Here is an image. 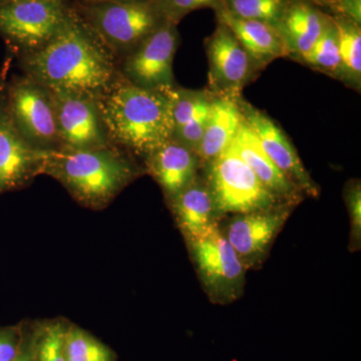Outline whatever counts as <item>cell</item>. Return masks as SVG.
<instances>
[{"mask_svg":"<svg viewBox=\"0 0 361 361\" xmlns=\"http://www.w3.org/2000/svg\"><path fill=\"white\" fill-rule=\"evenodd\" d=\"M26 77L49 90H68L101 102L118 78L115 56L75 7L47 44L27 52Z\"/></svg>","mask_w":361,"mask_h":361,"instance_id":"1","label":"cell"},{"mask_svg":"<svg viewBox=\"0 0 361 361\" xmlns=\"http://www.w3.org/2000/svg\"><path fill=\"white\" fill-rule=\"evenodd\" d=\"M173 90L142 89L116 78L99 102L111 144L146 157L172 139Z\"/></svg>","mask_w":361,"mask_h":361,"instance_id":"2","label":"cell"},{"mask_svg":"<svg viewBox=\"0 0 361 361\" xmlns=\"http://www.w3.org/2000/svg\"><path fill=\"white\" fill-rule=\"evenodd\" d=\"M39 174L59 180L82 205L102 209L140 175L114 145L103 148L40 151Z\"/></svg>","mask_w":361,"mask_h":361,"instance_id":"3","label":"cell"},{"mask_svg":"<svg viewBox=\"0 0 361 361\" xmlns=\"http://www.w3.org/2000/svg\"><path fill=\"white\" fill-rule=\"evenodd\" d=\"M75 8L114 56H127L166 21L154 0L139 4H78Z\"/></svg>","mask_w":361,"mask_h":361,"instance_id":"4","label":"cell"},{"mask_svg":"<svg viewBox=\"0 0 361 361\" xmlns=\"http://www.w3.org/2000/svg\"><path fill=\"white\" fill-rule=\"evenodd\" d=\"M201 169L224 217L267 210L284 203L266 189L245 161L229 148Z\"/></svg>","mask_w":361,"mask_h":361,"instance_id":"5","label":"cell"},{"mask_svg":"<svg viewBox=\"0 0 361 361\" xmlns=\"http://www.w3.org/2000/svg\"><path fill=\"white\" fill-rule=\"evenodd\" d=\"M186 241L197 274L211 302L228 305L238 300L245 288L247 270L219 226Z\"/></svg>","mask_w":361,"mask_h":361,"instance_id":"6","label":"cell"},{"mask_svg":"<svg viewBox=\"0 0 361 361\" xmlns=\"http://www.w3.org/2000/svg\"><path fill=\"white\" fill-rule=\"evenodd\" d=\"M66 0H11L0 4V33L26 54L47 44L65 25Z\"/></svg>","mask_w":361,"mask_h":361,"instance_id":"7","label":"cell"},{"mask_svg":"<svg viewBox=\"0 0 361 361\" xmlns=\"http://www.w3.org/2000/svg\"><path fill=\"white\" fill-rule=\"evenodd\" d=\"M14 125L26 142L37 151L61 149L51 92L26 77L9 89L6 104Z\"/></svg>","mask_w":361,"mask_h":361,"instance_id":"8","label":"cell"},{"mask_svg":"<svg viewBox=\"0 0 361 361\" xmlns=\"http://www.w3.org/2000/svg\"><path fill=\"white\" fill-rule=\"evenodd\" d=\"M295 206L283 203L267 210L225 216L221 220V232L246 270L263 264Z\"/></svg>","mask_w":361,"mask_h":361,"instance_id":"9","label":"cell"},{"mask_svg":"<svg viewBox=\"0 0 361 361\" xmlns=\"http://www.w3.org/2000/svg\"><path fill=\"white\" fill-rule=\"evenodd\" d=\"M177 26L166 20L127 54L123 59L122 77L142 89L174 90L173 63L180 42Z\"/></svg>","mask_w":361,"mask_h":361,"instance_id":"10","label":"cell"},{"mask_svg":"<svg viewBox=\"0 0 361 361\" xmlns=\"http://www.w3.org/2000/svg\"><path fill=\"white\" fill-rule=\"evenodd\" d=\"M49 90L56 111L61 149H97L113 145L99 102L68 90Z\"/></svg>","mask_w":361,"mask_h":361,"instance_id":"11","label":"cell"},{"mask_svg":"<svg viewBox=\"0 0 361 361\" xmlns=\"http://www.w3.org/2000/svg\"><path fill=\"white\" fill-rule=\"evenodd\" d=\"M205 44L209 61L208 90L217 97L240 99L242 90L253 80L258 68L231 30L220 21Z\"/></svg>","mask_w":361,"mask_h":361,"instance_id":"12","label":"cell"},{"mask_svg":"<svg viewBox=\"0 0 361 361\" xmlns=\"http://www.w3.org/2000/svg\"><path fill=\"white\" fill-rule=\"evenodd\" d=\"M238 104L244 122L275 166L295 185L301 193L313 198L319 196V187L304 167L296 149L281 128L264 111L252 106L243 97H240Z\"/></svg>","mask_w":361,"mask_h":361,"instance_id":"13","label":"cell"},{"mask_svg":"<svg viewBox=\"0 0 361 361\" xmlns=\"http://www.w3.org/2000/svg\"><path fill=\"white\" fill-rule=\"evenodd\" d=\"M40 151L20 134L6 104L0 103V195L39 175Z\"/></svg>","mask_w":361,"mask_h":361,"instance_id":"14","label":"cell"},{"mask_svg":"<svg viewBox=\"0 0 361 361\" xmlns=\"http://www.w3.org/2000/svg\"><path fill=\"white\" fill-rule=\"evenodd\" d=\"M329 14L308 0H287L275 30L289 58L302 63L322 35Z\"/></svg>","mask_w":361,"mask_h":361,"instance_id":"15","label":"cell"},{"mask_svg":"<svg viewBox=\"0 0 361 361\" xmlns=\"http://www.w3.org/2000/svg\"><path fill=\"white\" fill-rule=\"evenodd\" d=\"M148 172L167 200L189 186L199 175L201 161L194 151L170 139L145 157Z\"/></svg>","mask_w":361,"mask_h":361,"instance_id":"16","label":"cell"},{"mask_svg":"<svg viewBox=\"0 0 361 361\" xmlns=\"http://www.w3.org/2000/svg\"><path fill=\"white\" fill-rule=\"evenodd\" d=\"M168 201L185 239L206 234L218 227L224 218L205 178L200 175Z\"/></svg>","mask_w":361,"mask_h":361,"instance_id":"17","label":"cell"},{"mask_svg":"<svg viewBox=\"0 0 361 361\" xmlns=\"http://www.w3.org/2000/svg\"><path fill=\"white\" fill-rule=\"evenodd\" d=\"M213 11L217 21L233 32L259 71L275 59L288 56L283 42L275 28L261 21L243 20L230 13L222 1Z\"/></svg>","mask_w":361,"mask_h":361,"instance_id":"18","label":"cell"},{"mask_svg":"<svg viewBox=\"0 0 361 361\" xmlns=\"http://www.w3.org/2000/svg\"><path fill=\"white\" fill-rule=\"evenodd\" d=\"M229 149L245 161L266 189L279 200L294 205L302 200L303 194L266 155L244 120Z\"/></svg>","mask_w":361,"mask_h":361,"instance_id":"19","label":"cell"},{"mask_svg":"<svg viewBox=\"0 0 361 361\" xmlns=\"http://www.w3.org/2000/svg\"><path fill=\"white\" fill-rule=\"evenodd\" d=\"M213 99L214 94L208 89L176 87L173 90L172 139L196 153L205 132Z\"/></svg>","mask_w":361,"mask_h":361,"instance_id":"20","label":"cell"},{"mask_svg":"<svg viewBox=\"0 0 361 361\" xmlns=\"http://www.w3.org/2000/svg\"><path fill=\"white\" fill-rule=\"evenodd\" d=\"M238 99L214 94L205 132L196 151L202 166L225 152L234 141L243 122Z\"/></svg>","mask_w":361,"mask_h":361,"instance_id":"21","label":"cell"},{"mask_svg":"<svg viewBox=\"0 0 361 361\" xmlns=\"http://www.w3.org/2000/svg\"><path fill=\"white\" fill-rule=\"evenodd\" d=\"M331 16L338 32L341 73L339 80L360 92L361 28L360 25L342 16Z\"/></svg>","mask_w":361,"mask_h":361,"instance_id":"22","label":"cell"},{"mask_svg":"<svg viewBox=\"0 0 361 361\" xmlns=\"http://www.w3.org/2000/svg\"><path fill=\"white\" fill-rule=\"evenodd\" d=\"M302 63H305L312 70L338 80L341 65L338 32L329 14L322 35L303 59Z\"/></svg>","mask_w":361,"mask_h":361,"instance_id":"23","label":"cell"},{"mask_svg":"<svg viewBox=\"0 0 361 361\" xmlns=\"http://www.w3.org/2000/svg\"><path fill=\"white\" fill-rule=\"evenodd\" d=\"M68 323L58 318L32 324L35 361H68L65 348Z\"/></svg>","mask_w":361,"mask_h":361,"instance_id":"24","label":"cell"},{"mask_svg":"<svg viewBox=\"0 0 361 361\" xmlns=\"http://www.w3.org/2000/svg\"><path fill=\"white\" fill-rule=\"evenodd\" d=\"M66 355L68 361H116L113 349L92 336L87 330L68 323L66 331Z\"/></svg>","mask_w":361,"mask_h":361,"instance_id":"25","label":"cell"},{"mask_svg":"<svg viewBox=\"0 0 361 361\" xmlns=\"http://www.w3.org/2000/svg\"><path fill=\"white\" fill-rule=\"evenodd\" d=\"M233 16L243 20L261 21L273 27L283 13L287 0H221Z\"/></svg>","mask_w":361,"mask_h":361,"instance_id":"26","label":"cell"},{"mask_svg":"<svg viewBox=\"0 0 361 361\" xmlns=\"http://www.w3.org/2000/svg\"><path fill=\"white\" fill-rule=\"evenodd\" d=\"M344 201L350 219L351 251H357L361 244V185L360 180H349L343 191Z\"/></svg>","mask_w":361,"mask_h":361,"instance_id":"27","label":"cell"},{"mask_svg":"<svg viewBox=\"0 0 361 361\" xmlns=\"http://www.w3.org/2000/svg\"><path fill=\"white\" fill-rule=\"evenodd\" d=\"M221 0H154L164 20L178 25L180 20L202 8H214Z\"/></svg>","mask_w":361,"mask_h":361,"instance_id":"28","label":"cell"},{"mask_svg":"<svg viewBox=\"0 0 361 361\" xmlns=\"http://www.w3.org/2000/svg\"><path fill=\"white\" fill-rule=\"evenodd\" d=\"M23 325L0 329V361H13L20 351Z\"/></svg>","mask_w":361,"mask_h":361,"instance_id":"29","label":"cell"},{"mask_svg":"<svg viewBox=\"0 0 361 361\" xmlns=\"http://www.w3.org/2000/svg\"><path fill=\"white\" fill-rule=\"evenodd\" d=\"M318 7L329 9V16H342L361 25V0H329Z\"/></svg>","mask_w":361,"mask_h":361,"instance_id":"30","label":"cell"},{"mask_svg":"<svg viewBox=\"0 0 361 361\" xmlns=\"http://www.w3.org/2000/svg\"><path fill=\"white\" fill-rule=\"evenodd\" d=\"M13 361H35L32 334V324L23 325V337L20 351Z\"/></svg>","mask_w":361,"mask_h":361,"instance_id":"31","label":"cell"},{"mask_svg":"<svg viewBox=\"0 0 361 361\" xmlns=\"http://www.w3.org/2000/svg\"><path fill=\"white\" fill-rule=\"evenodd\" d=\"M151 0H80L78 4H139Z\"/></svg>","mask_w":361,"mask_h":361,"instance_id":"32","label":"cell"},{"mask_svg":"<svg viewBox=\"0 0 361 361\" xmlns=\"http://www.w3.org/2000/svg\"><path fill=\"white\" fill-rule=\"evenodd\" d=\"M308 1L312 2L316 6H322L323 2L329 1V0H308Z\"/></svg>","mask_w":361,"mask_h":361,"instance_id":"33","label":"cell"},{"mask_svg":"<svg viewBox=\"0 0 361 361\" xmlns=\"http://www.w3.org/2000/svg\"><path fill=\"white\" fill-rule=\"evenodd\" d=\"M8 1H11V0H0V4H4Z\"/></svg>","mask_w":361,"mask_h":361,"instance_id":"34","label":"cell"}]
</instances>
